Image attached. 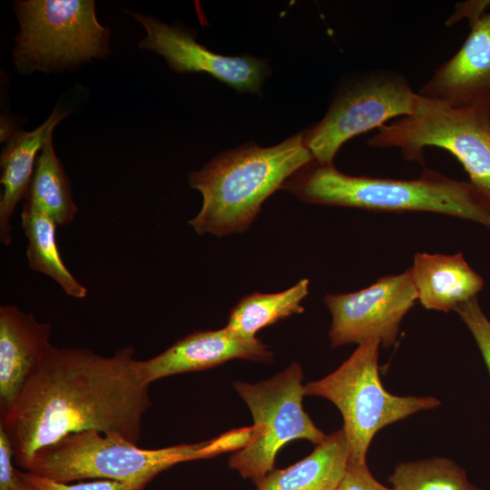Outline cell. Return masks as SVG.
I'll use <instances>...</instances> for the list:
<instances>
[{
    "label": "cell",
    "instance_id": "obj_1",
    "mask_svg": "<svg viewBox=\"0 0 490 490\" xmlns=\"http://www.w3.org/2000/svg\"><path fill=\"white\" fill-rule=\"evenodd\" d=\"M150 407L132 348L105 357L52 346L1 415L0 427L23 468L37 451L72 433L95 430L137 444Z\"/></svg>",
    "mask_w": 490,
    "mask_h": 490
},
{
    "label": "cell",
    "instance_id": "obj_2",
    "mask_svg": "<svg viewBox=\"0 0 490 490\" xmlns=\"http://www.w3.org/2000/svg\"><path fill=\"white\" fill-rule=\"evenodd\" d=\"M312 161L303 132L275 146L248 142L220 153L189 174L190 186L201 193L203 201L188 224L199 235L222 237L246 230L263 201Z\"/></svg>",
    "mask_w": 490,
    "mask_h": 490
},
{
    "label": "cell",
    "instance_id": "obj_3",
    "mask_svg": "<svg viewBox=\"0 0 490 490\" xmlns=\"http://www.w3.org/2000/svg\"><path fill=\"white\" fill-rule=\"evenodd\" d=\"M282 189L309 203L382 211H426L481 223L490 228V210L466 181L424 170L416 179L351 176L333 165L312 161Z\"/></svg>",
    "mask_w": 490,
    "mask_h": 490
},
{
    "label": "cell",
    "instance_id": "obj_4",
    "mask_svg": "<svg viewBox=\"0 0 490 490\" xmlns=\"http://www.w3.org/2000/svg\"><path fill=\"white\" fill-rule=\"evenodd\" d=\"M228 452L222 434L195 444L145 449L120 436L86 430L43 447L23 468L62 483L93 478L117 481L129 490H143L156 475L177 464Z\"/></svg>",
    "mask_w": 490,
    "mask_h": 490
},
{
    "label": "cell",
    "instance_id": "obj_5",
    "mask_svg": "<svg viewBox=\"0 0 490 490\" xmlns=\"http://www.w3.org/2000/svg\"><path fill=\"white\" fill-rule=\"evenodd\" d=\"M368 144L397 148L405 160L420 164L426 147L447 151L490 210V103L453 107L420 96L413 114L379 127Z\"/></svg>",
    "mask_w": 490,
    "mask_h": 490
},
{
    "label": "cell",
    "instance_id": "obj_6",
    "mask_svg": "<svg viewBox=\"0 0 490 490\" xmlns=\"http://www.w3.org/2000/svg\"><path fill=\"white\" fill-rule=\"evenodd\" d=\"M380 342L358 345L329 375L304 385L305 396L329 400L340 411L348 462L363 464L375 435L383 427L440 405L433 397H400L383 387L378 372Z\"/></svg>",
    "mask_w": 490,
    "mask_h": 490
},
{
    "label": "cell",
    "instance_id": "obj_7",
    "mask_svg": "<svg viewBox=\"0 0 490 490\" xmlns=\"http://www.w3.org/2000/svg\"><path fill=\"white\" fill-rule=\"evenodd\" d=\"M15 7L20 30L14 60L20 72L69 68L110 52L94 1H16Z\"/></svg>",
    "mask_w": 490,
    "mask_h": 490
},
{
    "label": "cell",
    "instance_id": "obj_8",
    "mask_svg": "<svg viewBox=\"0 0 490 490\" xmlns=\"http://www.w3.org/2000/svg\"><path fill=\"white\" fill-rule=\"evenodd\" d=\"M303 372L292 362L277 375L257 383L234 382L233 387L250 408L254 439L230 456L229 466L256 485L274 469L283 446L295 439L320 444L327 436L303 408Z\"/></svg>",
    "mask_w": 490,
    "mask_h": 490
},
{
    "label": "cell",
    "instance_id": "obj_9",
    "mask_svg": "<svg viewBox=\"0 0 490 490\" xmlns=\"http://www.w3.org/2000/svg\"><path fill=\"white\" fill-rule=\"evenodd\" d=\"M419 99L399 73L374 70L361 74L339 89L322 120L303 132L305 144L316 162L333 165L343 143L393 118L413 114Z\"/></svg>",
    "mask_w": 490,
    "mask_h": 490
},
{
    "label": "cell",
    "instance_id": "obj_10",
    "mask_svg": "<svg viewBox=\"0 0 490 490\" xmlns=\"http://www.w3.org/2000/svg\"><path fill=\"white\" fill-rule=\"evenodd\" d=\"M417 300L411 271L379 278L368 288L350 293L326 294L324 303L332 321L333 348L376 339L392 346L400 324Z\"/></svg>",
    "mask_w": 490,
    "mask_h": 490
},
{
    "label": "cell",
    "instance_id": "obj_11",
    "mask_svg": "<svg viewBox=\"0 0 490 490\" xmlns=\"http://www.w3.org/2000/svg\"><path fill=\"white\" fill-rule=\"evenodd\" d=\"M132 16L144 27L146 36L139 43L165 58L178 73H207L239 92L259 93L270 68L264 61L245 54L224 56L197 43L193 34L176 25L139 13Z\"/></svg>",
    "mask_w": 490,
    "mask_h": 490
},
{
    "label": "cell",
    "instance_id": "obj_12",
    "mask_svg": "<svg viewBox=\"0 0 490 490\" xmlns=\"http://www.w3.org/2000/svg\"><path fill=\"white\" fill-rule=\"evenodd\" d=\"M236 358L271 363L274 353L257 338L240 337L226 327L198 330L162 353L140 360V373L142 381L150 386L162 377L209 369Z\"/></svg>",
    "mask_w": 490,
    "mask_h": 490
},
{
    "label": "cell",
    "instance_id": "obj_13",
    "mask_svg": "<svg viewBox=\"0 0 490 490\" xmlns=\"http://www.w3.org/2000/svg\"><path fill=\"white\" fill-rule=\"evenodd\" d=\"M469 25L461 47L419 89L420 96L453 107L490 103V9Z\"/></svg>",
    "mask_w": 490,
    "mask_h": 490
},
{
    "label": "cell",
    "instance_id": "obj_14",
    "mask_svg": "<svg viewBox=\"0 0 490 490\" xmlns=\"http://www.w3.org/2000/svg\"><path fill=\"white\" fill-rule=\"evenodd\" d=\"M52 326L14 305L0 307V412H6L53 346Z\"/></svg>",
    "mask_w": 490,
    "mask_h": 490
},
{
    "label": "cell",
    "instance_id": "obj_15",
    "mask_svg": "<svg viewBox=\"0 0 490 490\" xmlns=\"http://www.w3.org/2000/svg\"><path fill=\"white\" fill-rule=\"evenodd\" d=\"M417 300L426 309L450 311L476 297L484 279L462 253L454 255L418 252L409 269Z\"/></svg>",
    "mask_w": 490,
    "mask_h": 490
},
{
    "label": "cell",
    "instance_id": "obj_16",
    "mask_svg": "<svg viewBox=\"0 0 490 490\" xmlns=\"http://www.w3.org/2000/svg\"><path fill=\"white\" fill-rule=\"evenodd\" d=\"M66 113L55 109L47 120L31 132H18L1 154L0 240L12 242L11 219L17 203L24 199L34 175L37 154Z\"/></svg>",
    "mask_w": 490,
    "mask_h": 490
},
{
    "label": "cell",
    "instance_id": "obj_17",
    "mask_svg": "<svg viewBox=\"0 0 490 490\" xmlns=\"http://www.w3.org/2000/svg\"><path fill=\"white\" fill-rule=\"evenodd\" d=\"M348 464L343 428L327 435L314 450L284 469H273L257 485V490H336Z\"/></svg>",
    "mask_w": 490,
    "mask_h": 490
},
{
    "label": "cell",
    "instance_id": "obj_18",
    "mask_svg": "<svg viewBox=\"0 0 490 490\" xmlns=\"http://www.w3.org/2000/svg\"><path fill=\"white\" fill-rule=\"evenodd\" d=\"M22 226L28 240L26 257L33 270L44 273L71 297L83 299L87 289L69 271L56 242V223L47 214L24 201Z\"/></svg>",
    "mask_w": 490,
    "mask_h": 490
},
{
    "label": "cell",
    "instance_id": "obj_19",
    "mask_svg": "<svg viewBox=\"0 0 490 490\" xmlns=\"http://www.w3.org/2000/svg\"><path fill=\"white\" fill-rule=\"evenodd\" d=\"M309 285L308 279H301L283 291L254 292L244 296L231 309L225 327L240 337L256 338L260 329L293 314L302 313L301 302L309 294Z\"/></svg>",
    "mask_w": 490,
    "mask_h": 490
},
{
    "label": "cell",
    "instance_id": "obj_20",
    "mask_svg": "<svg viewBox=\"0 0 490 490\" xmlns=\"http://www.w3.org/2000/svg\"><path fill=\"white\" fill-rule=\"evenodd\" d=\"M49 135L38 154L25 201L52 218L57 225L72 222L77 207L74 202L69 180Z\"/></svg>",
    "mask_w": 490,
    "mask_h": 490
},
{
    "label": "cell",
    "instance_id": "obj_21",
    "mask_svg": "<svg viewBox=\"0 0 490 490\" xmlns=\"http://www.w3.org/2000/svg\"><path fill=\"white\" fill-rule=\"evenodd\" d=\"M388 482L395 490H483L451 459L432 457L398 464Z\"/></svg>",
    "mask_w": 490,
    "mask_h": 490
},
{
    "label": "cell",
    "instance_id": "obj_22",
    "mask_svg": "<svg viewBox=\"0 0 490 490\" xmlns=\"http://www.w3.org/2000/svg\"><path fill=\"white\" fill-rule=\"evenodd\" d=\"M455 311L474 337L490 374V321L475 297L460 305Z\"/></svg>",
    "mask_w": 490,
    "mask_h": 490
},
{
    "label": "cell",
    "instance_id": "obj_23",
    "mask_svg": "<svg viewBox=\"0 0 490 490\" xmlns=\"http://www.w3.org/2000/svg\"><path fill=\"white\" fill-rule=\"evenodd\" d=\"M19 474L33 490H129L125 485L113 480H95L70 485L42 477L30 472L19 471Z\"/></svg>",
    "mask_w": 490,
    "mask_h": 490
},
{
    "label": "cell",
    "instance_id": "obj_24",
    "mask_svg": "<svg viewBox=\"0 0 490 490\" xmlns=\"http://www.w3.org/2000/svg\"><path fill=\"white\" fill-rule=\"evenodd\" d=\"M336 490H395L380 484L370 473L367 463L348 464L347 471Z\"/></svg>",
    "mask_w": 490,
    "mask_h": 490
},
{
    "label": "cell",
    "instance_id": "obj_25",
    "mask_svg": "<svg viewBox=\"0 0 490 490\" xmlns=\"http://www.w3.org/2000/svg\"><path fill=\"white\" fill-rule=\"evenodd\" d=\"M14 451L6 433L0 427V490H19L24 481L13 465Z\"/></svg>",
    "mask_w": 490,
    "mask_h": 490
},
{
    "label": "cell",
    "instance_id": "obj_26",
    "mask_svg": "<svg viewBox=\"0 0 490 490\" xmlns=\"http://www.w3.org/2000/svg\"><path fill=\"white\" fill-rule=\"evenodd\" d=\"M489 9L490 0H469L457 3L446 21V25H453L463 19H466L469 24H471L477 21Z\"/></svg>",
    "mask_w": 490,
    "mask_h": 490
},
{
    "label": "cell",
    "instance_id": "obj_27",
    "mask_svg": "<svg viewBox=\"0 0 490 490\" xmlns=\"http://www.w3.org/2000/svg\"><path fill=\"white\" fill-rule=\"evenodd\" d=\"M19 490H33V489L24 481V483H23V485H22V486L20 487Z\"/></svg>",
    "mask_w": 490,
    "mask_h": 490
}]
</instances>
